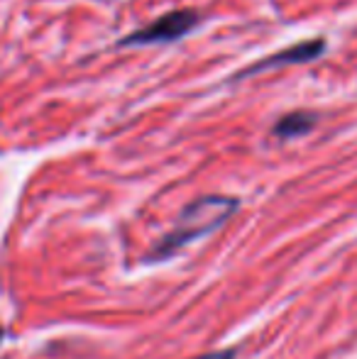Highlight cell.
<instances>
[{"label": "cell", "mask_w": 357, "mask_h": 359, "mask_svg": "<svg viewBox=\"0 0 357 359\" xmlns=\"http://www.w3.org/2000/svg\"><path fill=\"white\" fill-rule=\"evenodd\" d=\"M235 210H238V198H230V196H203V198L194 201L179 215L174 230L152 247L147 262H164L174 257L189 242L218 230Z\"/></svg>", "instance_id": "1"}, {"label": "cell", "mask_w": 357, "mask_h": 359, "mask_svg": "<svg viewBox=\"0 0 357 359\" xmlns=\"http://www.w3.org/2000/svg\"><path fill=\"white\" fill-rule=\"evenodd\" d=\"M198 25V13L196 10H177L164 18L154 20L152 25L142 27L140 32L130 34L123 39V44H164L189 34Z\"/></svg>", "instance_id": "2"}, {"label": "cell", "mask_w": 357, "mask_h": 359, "mask_svg": "<svg viewBox=\"0 0 357 359\" xmlns=\"http://www.w3.org/2000/svg\"><path fill=\"white\" fill-rule=\"evenodd\" d=\"M325 49L323 39H311V42H301L296 47H289L284 52L274 54V57L264 59L260 62L257 67L248 69V74H257V72H264V69H276V67H286V64H306V62H314L316 57H321Z\"/></svg>", "instance_id": "3"}, {"label": "cell", "mask_w": 357, "mask_h": 359, "mask_svg": "<svg viewBox=\"0 0 357 359\" xmlns=\"http://www.w3.org/2000/svg\"><path fill=\"white\" fill-rule=\"evenodd\" d=\"M316 125V115L311 113H291V115H284V118L276 123L274 128V135L276 137H299V135H306L311 128Z\"/></svg>", "instance_id": "4"}, {"label": "cell", "mask_w": 357, "mask_h": 359, "mask_svg": "<svg viewBox=\"0 0 357 359\" xmlns=\"http://www.w3.org/2000/svg\"><path fill=\"white\" fill-rule=\"evenodd\" d=\"M233 357H235V350H218V352H208V355H201L194 359H233Z\"/></svg>", "instance_id": "5"}, {"label": "cell", "mask_w": 357, "mask_h": 359, "mask_svg": "<svg viewBox=\"0 0 357 359\" xmlns=\"http://www.w3.org/2000/svg\"><path fill=\"white\" fill-rule=\"evenodd\" d=\"M0 340H3V327H0Z\"/></svg>", "instance_id": "6"}]
</instances>
